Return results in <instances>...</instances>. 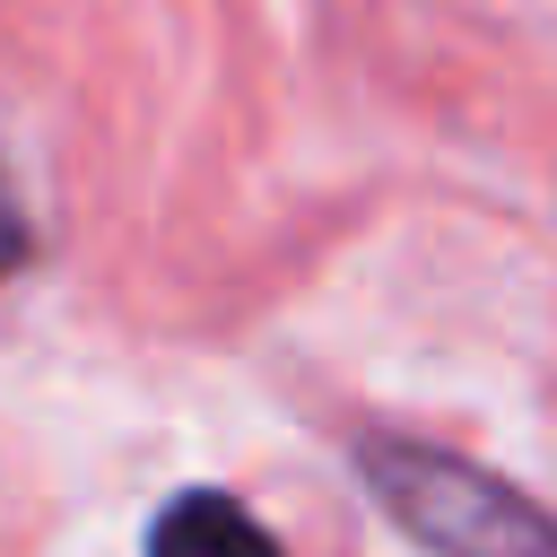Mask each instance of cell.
<instances>
[{
	"mask_svg": "<svg viewBox=\"0 0 557 557\" xmlns=\"http://www.w3.org/2000/svg\"><path fill=\"white\" fill-rule=\"evenodd\" d=\"M26 252H35V226H26V209H17V191H9V174H0V278L26 270Z\"/></svg>",
	"mask_w": 557,
	"mask_h": 557,
	"instance_id": "3957f363",
	"label": "cell"
},
{
	"mask_svg": "<svg viewBox=\"0 0 557 557\" xmlns=\"http://www.w3.org/2000/svg\"><path fill=\"white\" fill-rule=\"evenodd\" d=\"M357 479L366 496L435 557H557V522L505 487L496 470L418 444V435H357Z\"/></svg>",
	"mask_w": 557,
	"mask_h": 557,
	"instance_id": "6da1fadb",
	"label": "cell"
},
{
	"mask_svg": "<svg viewBox=\"0 0 557 557\" xmlns=\"http://www.w3.org/2000/svg\"><path fill=\"white\" fill-rule=\"evenodd\" d=\"M148 557H278V540L226 496V487H183L148 522Z\"/></svg>",
	"mask_w": 557,
	"mask_h": 557,
	"instance_id": "7a4b0ae2",
	"label": "cell"
}]
</instances>
